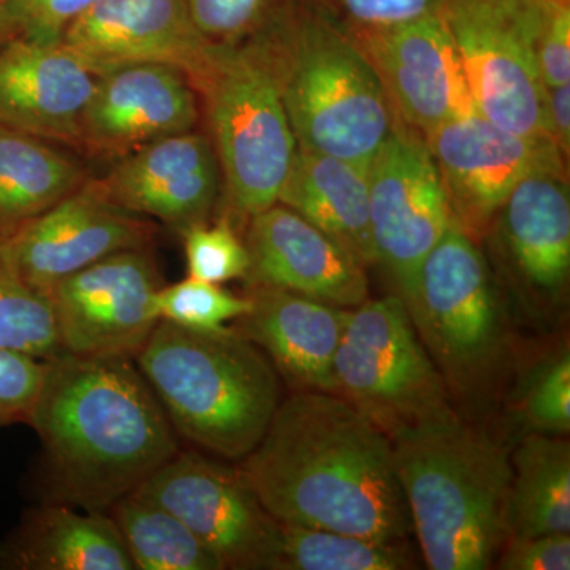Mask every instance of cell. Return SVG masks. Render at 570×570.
<instances>
[{
	"mask_svg": "<svg viewBox=\"0 0 570 570\" xmlns=\"http://www.w3.org/2000/svg\"><path fill=\"white\" fill-rule=\"evenodd\" d=\"M239 471L279 523L358 538L406 540L414 532L392 439L335 393L281 401Z\"/></svg>",
	"mask_w": 570,
	"mask_h": 570,
	"instance_id": "1",
	"label": "cell"
},
{
	"mask_svg": "<svg viewBox=\"0 0 570 570\" xmlns=\"http://www.w3.org/2000/svg\"><path fill=\"white\" fill-rule=\"evenodd\" d=\"M28 425L56 501L107 512L179 452L178 434L134 356L47 360Z\"/></svg>",
	"mask_w": 570,
	"mask_h": 570,
	"instance_id": "2",
	"label": "cell"
},
{
	"mask_svg": "<svg viewBox=\"0 0 570 570\" xmlns=\"http://www.w3.org/2000/svg\"><path fill=\"white\" fill-rule=\"evenodd\" d=\"M428 569L482 570L509 535L512 464L453 411L390 434Z\"/></svg>",
	"mask_w": 570,
	"mask_h": 570,
	"instance_id": "3",
	"label": "cell"
},
{
	"mask_svg": "<svg viewBox=\"0 0 570 570\" xmlns=\"http://www.w3.org/2000/svg\"><path fill=\"white\" fill-rule=\"evenodd\" d=\"M134 360L175 433L220 459L249 455L281 404L275 366L236 328L160 321Z\"/></svg>",
	"mask_w": 570,
	"mask_h": 570,
	"instance_id": "4",
	"label": "cell"
},
{
	"mask_svg": "<svg viewBox=\"0 0 570 570\" xmlns=\"http://www.w3.org/2000/svg\"><path fill=\"white\" fill-rule=\"evenodd\" d=\"M264 45L296 145L367 165L395 111L354 41L303 0L257 37Z\"/></svg>",
	"mask_w": 570,
	"mask_h": 570,
	"instance_id": "5",
	"label": "cell"
},
{
	"mask_svg": "<svg viewBox=\"0 0 570 570\" xmlns=\"http://www.w3.org/2000/svg\"><path fill=\"white\" fill-rule=\"evenodd\" d=\"M204 105L230 213L247 220L277 204L296 140L275 71L255 39L216 45L194 82Z\"/></svg>",
	"mask_w": 570,
	"mask_h": 570,
	"instance_id": "6",
	"label": "cell"
},
{
	"mask_svg": "<svg viewBox=\"0 0 570 570\" xmlns=\"http://www.w3.org/2000/svg\"><path fill=\"white\" fill-rule=\"evenodd\" d=\"M448 389L489 384L504 343V321L485 257L453 220L401 296Z\"/></svg>",
	"mask_w": 570,
	"mask_h": 570,
	"instance_id": "7",
	"label": "cell"
},
{
	"mask_svg": "<svg viewBox=\"0 0 570 570\" xmlns=\"http://www.w3.org/2000/svg\"><path fill=\"white\" fill-rule=\"evenodd\" d=\"M333 393L385 433L452 411L448 385L400 295L351 311L333 362Z\"/></svg>",
	"mask_w": 570,
	"mask_h": 570,
	"instance_id": "8",
	"label": "cell"
},
{
	"mask_svg": "<svg viewBox=\"0 0 570 570\" xmlns=\"http://www.w3.org/2000/svg\"><path fill=\"white\" fill-rule=\"evenodd\" d=\"M554 0H448L441 9L475 111L513 134L547 135L538 40Z\"/></svg>",
	"mask_w": 570,
	"mask_h": 570,
	"instance_id": "9",
	"label": "cell"
},
{
	"mask_svg": "<svg viewBox=\"0 0 570 570\" xmlns=\"http://www.w3.org/2000/svg\"><path fill=\"white\" fill-rule=\"evenodd\" d=\"M367 193L376 264L406 295L453 216L425 138L397 116L367 164Z\"/></svg>",
	"mask_w": 570,
	"mask_h": 570,
	"instance_id": "10",
	"label": "cell"
},
{
	"mask_svg": "<svg viewBox=\"0 0 570 570\" xmlns=\"http://www.w3.org/2000/svg\"><path fill=\"white\" fill-rule=\"evenodd\" d=\"M134 493L174 513L224 569L275 568L279 523L238 468L179 450Z\"/></svg>",
	"mask_w": 570,
	"mask_h": 570,
	"instance_id": "11",
	"label": "cell"
},
{
	"mask_svg": "<svg viewBox=\"0 0 570 570\" xmlns=\"http://www.w3.org/2000/svg\"><path fill=\"white\" fill-rule=\"evenodd\" d=\"M423 138L453 220L471 236L501 213L528 176L566 174L564 157L550 137L510 132L479 112L442 124Z\"/></svg>",
	"mask_w": 570,
	"mask_h": 570,
	"instance_id": "12",
	"label": "cell"
},
{
	"mask_svg": "<svg viewBox=\"0 0 570 570\" xmlns=\"http://www.w3.org/2000/svg\"><path fill=\"white\" fill-rule=\"evenodd\" d=\"M159 272L146 249L122 250L86 266L48 292L62 351L135 356L159 318Z\"/></svg>",
	"mask_w": 570,
	"mask_h": 570,
	"instance_id": "13",
	"label": "cell"
},
{
	"mask_svg": "<svg viewBox=\"0 0 570 570\" xmlns=\"http://www.w3.org/2000/svg\"><path fill=\"white\" fill-rule=\"evenodd\" d=\"M343 32L376 71L397 118L412 129L423 135L478 112L441 11L400 24Z\"/></svg>",
	"mask_w": 570,
	"mask_h": 570,
	"instance_id": "14",
	"label": "cell"
},
{
	"mask_svg": "<svg viewBox=\"0 0 570 570\" xmlns=\"http://www.w3.org/2000/svg\"><path fill=\"white\" fill-rule=\"evenodd\" d=\"M157 225L115 204L99 179L7 236L14 264L26 283L47 295L56 284L122 250L146 249Z\"/></svg>",
	"mask_w": 570,
	"mask_h": 570,
	"instance_id": "15",
	"label": "cell"
},
{
	"mask_svg": "<svg viewBox=\"0 0 570 570\" xmlns=\"http://www.w3.org/2000/svg\"><path fill=\"white\" fill-rule=\"evenodd\" d=\"M198 121L200 99L184 71L165 63H126L97 77L77 146L119 160L160 138L189 132Z\"/></svg>",
	"mask_w": 570,
	"mask_h": 570,
	"instance_id": "16",
	"label": "cell"
},
{
	"mask_svg": "<svg viewBox=\"0 0 570 570\" xmlns=\"http://www.w3.org/2000/svg\"><path fill=\"white\" fill-rule=\"evenodd\" d=\"M61 43L96 77L126 63L154 62L184 71L193 85L214 50L186 0H97Z\"/></svg>",
	"mask_w": 570,
	"mask_h": 570,
	"instance_id": "17",
	"label": "cell"
},
{
	"mask_svg": "<svg viewBox=\"0 0 570 570\" xmlns=\"http://www.w3.org/2000/svg\"><path fill=\"white\" fill-rule=\"evenodd\" d=\"M246 225L249 287L279 288L346 309L366 302L365 266L305 217L276 204Z\"/></svg>",
	"mask_w": 570,
	"mask_h": 570,
	"instance_id": "18",
	"label": "cell"
},
{
	"mask_svg": "<svg viewBox=\"0 0 570 570\" xmlns=\"http://www.w3.org/2000/svg\"><path fill=\"white\" fill-rule=\"evenodd\" d=\"M219 176L212 140L194 129L135 149L99 181L126 212L184 234L208 223L219 195Z\"/></svg>",
	"mask_w": 570,
	"mask_h": 570,
	"instance_id": "19",
	"label": "cell"
},
{
	"mask_svg": "<svg viewBox=\"0 0 570 570\" xmlns=\"http://www.w3.org/2000/svg\"><path fill=\"white\" fill-rule=\"evenodd\" d=\"M97 77L62 43H0V126L77 146Z\"/></svg>",
	"mask_w": 570,
	"mask_h": 570,
	"instance_id": "20",
	"label": "cell"
},
{
	"mask_svg": "<svg viewBox=\"0 0 570 570\" xmlns=\"http://www.w3.org/2000/svg\"><path fill=\"white\" fill-rule=\"evenodd\" d=\"M247 296L253 307L236 321V330L296 392L333 393V362L351 309L257 285Z\"/></svg>",
	"mask_w": 570,
	"mask_h": 570,
	"instance_id": "21",
	"label": "cell"
},
{
	"mask_svg": "<svg viewBox=\"0 0 570 570\" xmlns=\"http://www.w3.org/2000/svg\"><path fill=\"white\" fill-rule=\"evenodd\" d=\"M0 570H135L110 513L48 502L0 540Z\"/></svg>",
	"mask_w": 570,
	"mask_h": 570,
	"instance_id": "22",
	"label": "cell"
},
{
	"mask_svg": "<svg viewBox=\"0 0 570 570\" xmlns=\"http://www.w3.org/2000/svg\"><path fill=\"white\" fill-rule=\"evenodd\" d=\"M277 204L305 217L363 266L376 264L371 238L367 165L296 145Z\"/></svg>",
	"mask_w": 570,
	"mask_h": 570,
	"instance_id": "23",
	"label": "cell"
},
{
	"mask_svg": "<svg viewBox=\"0 0 570 570\" xmlns=\"http://www.w3.org/2000/svg\"><path fill=\"white\" fill-rule=\"evenodd\" d=\"M501 212L505 247L523 283L539 295L561 294L570 273L568 176H528Z\"/></svg>",
	"mask_w": 570,
	"mask_h": 570,
	"instance_id": "24",
	"label": "cell"
},
{
	"mask_svg": "<svg viewBox=\"0 0 570 570\" xmlns=\"http://www.w3.org/2000/svg\"><path fill=\"white\" fill-rule=\"evenodd\" d=\"M88 181L50 141L0 126V235L50 209Z\"/></svg>",
	"mask_w": 570,
	"mask_h": 570,
	"instance_id": "25",
	"label": "cell"
},
{
	"mask_svg": "<svg viewBox=\"0 0 570 570\" xmlns=\"http://www.w3.org/2000/svg\"><path fill=\"white\" fill-rule=\"evenodd\" d=\"M570 531V445L546 433L524 438L513 456L509 534Z\"/></svg>",
	"mask_w": 570,
	"mask_h": 570,
	"instance_id": "26",
	"label": "cell"
},
{
	"mask_svg": "<svg viewBox=\"0 0 570 570\" xmlns=\"http://www.w3.org/2000/svg\"><path fill=\"white\" fill-rule=\"evenodd\" d=\"M107 512L121 532L135 570H224L216 554L156 502L132 493Z\"/></svg>",
	"mask_w": 570,
	"mask_h": 570,
	"instance_id": "27",
	"label": "cell"
},
{
	"mask_svg": "<svg viewBox=\"0 0 570 570\" xmlns=\"http://www.w3.org/2000/svg\"><path fill=\"white\" fill-rule=\"evenodd\" d=\"M403 542L279 523L273 570L415 569L414 560Z\"/></svg>",
	"mask_w": 570,
	"mask_h": 570,
	"instance_id": "28",
	"label": "cell"
},
{
	"mask_svg": "<svg viewBox=\"0 0 570 570\" xmlns=\"http://www.w3.org/2000/svg\"><path fill=\"white\" fill-rule=\"evenodd\" d=\"M0 348L40 360L62 354L50 298L26 283L0 235Z\"/></svg>",
	"mask_w": 570,
	"mask_h": 570,
	"instance_id": "29",
	"label": "cell"
},
{
	"mask_svg": "<svg viewBox=\"0 0 570 570\" xmlns=\"http://www.w3.org/2000/svg\"><path fill=\"white\" fill-rule=\"evenodd\" d=\"M253 307L249 296H236L224 291L219 284L206 283L187 276L157 291L154 311L160 321L198 330L219 332L228 322L246 316Z\"/></svg>",
	"mask_w": 570,
	"mask_h": 570,
	"instance_id": "30",
	"label": "cell"
},
{
	"mask_svg": "<svg viewBox=\"0 0 570 570\" xmlns=\"http://www.w3.org/2000/svg\"><path fill=\"white\" fill-rule=\"evenodd\" d=\"M190 17L206 40L239 45L262 36L294 0H186Z\"/></svg>",
	"mask_w": 570,
	"mask_h": 570,
	"instance_id": "31",
	"label": "cell"
},
{
	"mask_svg": "<svg viewBox=\"0 0 570 570\" xmlns=\"http://www.w3.org/2000/svg\"><path fill=\"white\" fill-rule=\"evenodd\" d=\"M187 276L206 283L224 284L245 279L249 255L234 224L223 217L216 224H198L184 232Z\"/></svg>",
	"mask_w": 570,
	"mask_h": 570,
	"instance_id": "32",
	"label": "cell"
},
{
	"mask_svg": "<svg viewBox=\"0 0 570 570\" xmlns=\"http://www.w3.org/2000/svg\"><path fill=\"white\" fill-rule=\"evenodd\" d=\"M521 415L538 433L564 436L570 430L569 351L551 356L528 381Z\"/></svg>",
	"mask_w": 570,
	"mask_h": 570,
	"instance_id": "33",
	"label": "cell"
},
{
	"mask_svg": "<svg viewBox=\"0 0 570 570\" xmlns=\"http://www.w3.org/2000/svg\"><path fill=\"white\" fill-rule=\"evenodd\" d=\"M97 0H7L0 9L6 41L61 43L63 33L80 20Z\"/></svg>",
	"mask_w": 570,
	"mask_h": 570,
	"instance_id": "34",
	"label": "cell"
},
{
	"mask_svg": "<svg viewBox=\"0 0 570 570\" xmlns=\"http://www.w3.org/2000/svg\"><path fill=\"white\" fill-rule=\"evenodd\" d=\"M343 31L384 28L441 11L448 0H303Z\"/></svg>",
	"mask_w": 570,
	"mask_h": 570,
	"instance_id": "35",
	"label": "cell"
},
{
	"mask_svg": "<svg viewBox=\"0 0 570 570\" xmlns=\"http://www.w3.org/2000/svg\"><path fill=\"white\" fill-rule=\"evenodd\" d=\"M47 360L0 348V430L31 419Z\"/></svg>",
	"mask_w": 570,
	"mask_h": 570,
	"instance_id": "36",
	"label": "cell"
},
{
	"mask_svg": "<svg viewBox=\"0 0 570 570\" xmlns=\"http://www.w3.org/2000/svg\"><path fill=\"white\" fill-rule=\"evenodd\" d=\"M538 67L543 85L570 82V0H554L538 40Z\"/></svg>",
	"mask_w": 570,
	"mask_h": 570,
	"instance_id": "37",
	"label": "cell"
},
{
	"mask_svg": "<svg viewBox=\"0 0 570 570\" xmlns=\"http://www.w3.org/2000/svg\"><path fill=\"white\" fill-rule=\"evenodd\" d=\"M499 569L504 570H569V532L540 535H512Z\"/></svg>",
	"mask_w": 570,
	"mask_h": 570,
	"instance_id": "38",
	"label": "cell"
},
{
	"mask_svg": "<svg viewBox=\"0 0 570 570\" xmlns=\"http://www.w3.org/2000/svg\"><path fill=\"white\" fill-rule=\"evenodd\" d=\"M547 134L560 149L562 157L570 154V82L549 86L546 92Z\"/></svg>",
	"mask_w": 570,
	"mask_h": 570,
	"instance_id": "39",
	"label": "cell"
},
{
	"mask_svg": "<svg viewBox=\"0 0 570 570\" xmlns=\"http://www.w3.org/2000/svg\"><path fill=\"white\" fill-rule=\"evenodd\" d=\"M3 41H6V36H3L2 18H0V43H3Z\"/></svg>",
	"mask_w": 570,
	"mask_h": 570,
	"instance_id": "40",
	"label": "cell"
},
{
	"mask_svg": "<svg viewBox=\"0 0 570 570\" xmlns=\"http://www.w3.org/2000/svg\"><path fill=\"white\" fill-rule=\"evenodd\" d=\"M7 0H0V9H2L3 3H6Z\"/></svg>",
	"mask_w": 570,
	"mask_h": 570,
	"instance_id": "41",
	"label": "cell"
}]
</instances>
